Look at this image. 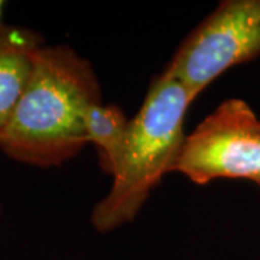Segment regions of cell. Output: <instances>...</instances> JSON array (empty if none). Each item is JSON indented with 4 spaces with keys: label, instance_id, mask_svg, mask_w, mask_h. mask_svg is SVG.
Listing matches in <instances>:
<instances>
[{
    "label": "cell",
    "instance_id": "5b68a950",
    "mask_svg": "<svg viewBox=\"0 0 260 260\" xmlns=\"http://www.w3.org/2000/svg\"><path fill=\"white\" fill-rule=\"evenodd\" d=\"M42 37L26 28L5 26L0 32V130L9 120L32 71V58Z\"/></svg>",
    "mask_w": 260,
    "mask_h": 260
},
{
    "label": "cell",
    "instance_id": "7a4b0ae2",
    "mask_svg": "<svg viewBox=\"0 0 260 260\" xmlns=\"http://www.w3.org/2000/svg\"><path fill=\"white\" fill-rule=\"evenodd\" d=\"M192 102L185 87L167 71L150 84L139 112L129 121L112 186L91 211L97 232H113L133 221L162 178L172 172Z\"/></svg>",
    "mask_w": 260,
    "mask_h": 260
},
{
    "label": "cell",
    "instance_id": "52a82bcc",
    "mask_svg": "<svg viewBox=\"0 0 260 260\" xmlns=\"http://www.w3.org/2000/svg\"><path fill=\"white\" fill-rule=\"evenodd\" d=\"M3 12H5V3L0 2V32H2V29L6 26V25L3 23Z\"/></svg>",
    "mask_w": 260,
    "mask_h": 260
},
{
    "label": "cell",
    "instance_id": "8992f818",
    "mask_svg": "<svg viewBox=\"0 0 260 260\" xmlns=\"http://www.w3.org/2000/svg\"><path fill=\"white\" fill-rule=\"evenodd\" d=\"M129 121L119 106L103 102L93 103L84 116L87 143H91L97 150L103 172L112 177L120 162Z\"/></svg>",
    "mask_w": 260,
    "mask_h": 260
},
{
    "label": "cell",
    "instance_id": "3957f363",
    "mask_svg": "<svg viewBox=\"0 0 260 260\" xmlns=\"http://www.w3.org/2000/svg\"><path fill=\"white\" fill-rule=\"evenodd\" d=\"M260 55V0H224L184 39L168 74L192 100L221 75Z\"/></svg>",
    "mask_w": 260,
    "mask_h": 260
},
{
    "label": "cell",
    "instance_id": "277c9868",
    "mask_svg": "<svg viewBox=\"0 0 260 260\" xmlns=\"http://www.w3.org/2000/svg\"><path fill=\"white\" fill-rule=\"evenodd\" d=\"M172 172L197 185L246 179L260 186V119L243 99H227L186 135Z\"/></svg>",
    "mask_w": 260,
    "mask_h": 260
},
{
    "label": "cell",
    "instance_id": "6da1fadb",
    "mask_svg": "<svg viewBox=\"0 0 260 260\" xmlns=\"http://www.w3.org/2000/svg\"><path fill=\"white\" fill-rule=\"evenodd\" d=\"M97 102L103 95L91 62L68 45H41L28 84L0 130V150L32 167L64 165L88 145L84 116Z\"/></svg>",
    "mask_w": 260,
    "mask_h": 260
}]
</instances>
